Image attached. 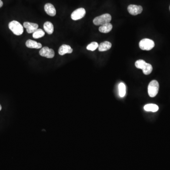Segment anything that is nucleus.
Instances as JSON below:
<instances>
[{
	"instance_id": "f257e3e1",
	"label": "nucleus",
	"mask_w": 170,
	"mask_h": 170,
	"mask_svg": "<svg viewBox=\"0 0 170 170\" xmlns=\"http://www.w3.org/2000/svg\"><path fill=\"white\" fill-rule=\"evenodd\" d=\"M135 66L138 69L142 70L145 75L150 74L153 70V67L150 64L146 63L143 59H138L135 62Z\"/></svg>"
},
{
	"instance_id": "f03ea898",
	"label": "nucleus",
	"mask_w": 170,
	"mask_h": 170,
	"mask_svg": "<svg viewBox=\"0 0 170 170\" xmlns=\"http://www.w3.org/2000/svg\"><path fill=\"white\" fill-rule=\"evenodd\" d=\"M8 28L15 35H21L24 32L23 26L16 20H13L9 23Z\"/></svg>"
},
{
	"instance_id": "7ed1b4c3",
	"label": "nucleus",
	"mask_w": 170,
	"mask_h": 170,
	"mask_svg": "<svg viewBox=\"0 0 170 170\" xmlns=\"http://www.w3.org/2000/svg\"><path fill=\"white\" fill-rule=\"evenodd\" d=\"M111 19L112 17L110 15L106 13L95 18L93 20V23L95 25H102L110 22Z\"/></svg>"
},
{
	"instance_id": "20e7f679",
	"label": "nucleus",
	"mask_w": 170,
	"mask_h": 170,
	"mask_svg": "<svg viewBox=\"0 0 170 170\" xmlns=\"http://www.w3.org/2000/svg\"><path fill=\"white\" fill-rule=\"evenodd\" d=\"M159 85L157 81L153 80L149 84L148 87V93L151 97H154L158 92Z\"/></svg>"
},
{
	"instance_id": "39448f33",
	"label": "nucleus",
	"mask_w": 170,
	"mask_h": 170,
	"mask_svg": "<svg viewBox=\"0 0 170 170\" xmlns=\"http://www.w3.org/2000/svg\"><path fill=\"white\" fill-rule=\"evenodd\" d=\"M139 46L141 50L149 51L154 47L155 42L152 40L148 38H144L140 41Z\"/></svg>"
},
{
	"instance_id": "423d86ee",
	"label": "nucleus",
	"mask_w": 170,
	"mask_h": 170,
	"mask_svg": "<svg viewBox=\"0 0 170 170\" xmlns=\"http://www.w3.org/2000/svg\"><path fill=\"white\" fill-rule=\"evenodd\" d=\"M86 10L83 8H80L75 10L71 14V18L72 20H77L81 19L86 14Z\"/></svg>"
},
{
	"instance_id": "0eeeda50",
	"label": "nucleus",
	"mask_w": 170,
	"mask_h": 170,
	"mask_svg": "<svg viewBox=\"0 0 170 170\" xmlns=\"http://www.w3.org/2000/svg\"><path fill=\"white\" fill-rule=\"evenodd\" d=\"M39 54L41 56L45 57L47 58H53L55 55L54 50L47 46L41 48L39 51Z\"/></svg>"
},
{
	"instance_id": "6e6552de",
	"label": "nucleus",
	"mask_w": 170,
	"mask_h": 170,
	"mask_svg": "<svg viewBox=\"0 0 170 170\" xmlns=\"http://www.w3.org/2000/svg\"><path fill=\"white\" fill-rule=\"evenodd\" d=\"M127 11L131 15H137L142 12L143 8L141 6L131 4L127 7Z\"/></svg>"
},
{
	"instance_id": "1a4fd4ad",
	"label": "nucleus",
	"mask_w": 170,
	"mask_h": 170,
	"mask_svg": "<svg viewBox=\"0 0 170 170\" xmlns=\"http://www.w3.org/2000/svg\"><path fill=\"white\" fill-rule=\"evenodd\" d=\"M23 27L26 29L27 32L29 34L34 33L38 28V25L34 23L25 22L23 23Z\"/></svg>"
},
{
	"instance_id": "9d476101",
	"label": "nucleus",
	"mask_w": 170,
	"mask_h": 170,
	"mask_svg": "<svg viewBox=\"0 0 170 170\" xmlns=\"http://www.w3.org/2000/svg\"><path fill=\"white\" fill-rule=\"evenodd\" d=\"M45 12L49 16L53 17L56 14V11L55 7L53 4L50 3H47L44 7Z\"/></svg>"
},
{
	"instance_id": "9b49d317",
	"label": "nucleus",
	"mask_w": 170,
	"mask_h": 170,
	"mask_svg": "<svg viewBox=\"0 0 170 170\" xmlns=\"http://www.w3.org/2000/svg\"><path fill=\"white\" fill-rule=\"evenodd\" d=\"M73 52V49L69 45H63L59 49V54L60 55H64L66 53H71Z\"/></svg>"
},
{
	"instance_id": "f8f14e48",
	"label": "nucleus",
	"mask_w": 170,
	"mask_h": 170,
	"mask_svg": "<svg viewBox=\"0 0 170 170\" xmlns=\"http://www.w3.org/2000/svg\"><path fill=\"white\" fill-rule=\"evenodd\" d=\"M25 46L29 48H35L40 49L42 47V45L39 42H37L36 41L29 39L25 42Z\"/></svg>"
},
{
	"instance_id": "ddd939ff",
	"label": "nucleus",
	"mask_w": 170,
	"mask_h": 170,
	"mask_svg": "<svg viewBox=\"0 0 170 170\" xmlns=\"http://www.w3.org/2000/svg\"><path fill=\"white\" fill-rule=\"evenodd\" d=\"M112 44L108 41H104L101 42L98 46V50L100 52H104L110 49Z\"/></svg>"
},
{
	"instance_id": "4468645a",
	"label": "nucleus",
	"mask_w": 170,
	"mask_h": 170,
	"mask_svg": "<svg viewBox=\"0 0 170 170\" xmlns=\"http://www.w3.org/2000/svg\"><path fill=\"white\" fill-rule=\"evenodd\" d=\"M113 29V25L110 23L102 25L99 28L100 32L103 33H108L110 32Z\"/></svg>"
},
{
	"instance_id": "2eb2a0df",
	"label": "nucleus",
	"mask_w": 170,
	"mask_h": 170,
	"mask_svg": "<svg viewBox=\"0 0 170 170\" xmlns=\"http://www.w3.org/2000/svg\"><path fill=\"white\" fill-rule=\"evenodd\" d=\"M44 29L45 31L49 35L52 34L54 31L53 24L50 21H46L44 23Z\"/></svg>"
},
{
	"instance_id": "dca6fc26",
	"label": "nucleus",
	"mask_w": 170,
	"mask_h": 170,
	"mask_svg": "<svg viewBox=\"0 0 170 170\" xmlns=\"http://www.w3.org/2000/svg\"><path fill=\"white\" fill-rule=\"evenodd\" d=\"M144 109L148 112H156L158 110L159 107L156 104H150L144 105Z\"/></svg>"
},
{
	"instance_id": "f3484780",
	"label": "nucleus",
	"mask_w": 170,
	"mask_h": 170,
	"mask_svg": "<svg viewBox=\"0 0 170 170\" xmlns=\"http://www.w3.org/2000/svg\"><path fill=\"white\" fill-rule=\"evenodd\" d=\"M45 33L43 30L42 29H37L34 33H33V38L35 39H38V38H41L45 36Z\"/></svg>"
},
{
	"instance_id": "a211bd4d",
	"label": "nucleus",
	"mask_w": 170,
	"mask_h": 170,
	"mask_svg": "<svg viewBox=\"0 0 170 170\" xmlns=\"http://www.w3.org/2000/svg\"><path fill=\"white\" fill-rule=\"evenodd\" d=\"M119 95L121 97H123L125 96L126 86L123 83H120L119 85Z\"/></svg>"
},
{
	"instance_id": "6ab92c4d",
	"label": "nucleus",
	"mask_w": 170,
	"mask_h": 170,
	"mask_svg": "<svg viewBox=\"0 0 170 170\" xmlns=\"http://www.w3.org/2000/svg\"><path fill=\"white\" fill-rule=\"evenodd\" d=\"M99 45L97 42H91L90 44H89L87 47V49L89 51H93L96 50L97 48H98Z\"/></svg>"
},
{
	"instance_id": "aec40b11",
	"label": "nucleus",
	"mask_w": 170,
	"mask_h": 170,
	"mask_svg": "<svg viewBox=\"0 0 170 170\" xmlns=\"http://www.w3.org/2000/svg\"><path fill=\"white\" fill-rule=\"evenodd\" d=\"M2 6H3V2L2 0H0V8H1Z\"/></svg>"
},
{
	"instance_id": "412c9836",
	"label": "nucleus",
	"mask_w": 170,
	"mask_h": 170,
	"mask_svg": "<svg viewBox=\"0 0 170 170\" xmlns=\"http://www.w3.org/2000/svg\"><path fill=\"white\" fill-rule=\"evenodd\" d=\"M2 109V106L1 105H0V110H1Z\"/></svg>"
},
{
	"instance_id": "4be33fe9",
	"label": "nucleus",
	"mask_w": 170,
	"mask_h": 170,
	"mask_svg": "<svg viewBox=\"0 0 170 170\" xmlns=\"http://www.w3.org/2000/svg\"></svg>"
}]
</instances>
